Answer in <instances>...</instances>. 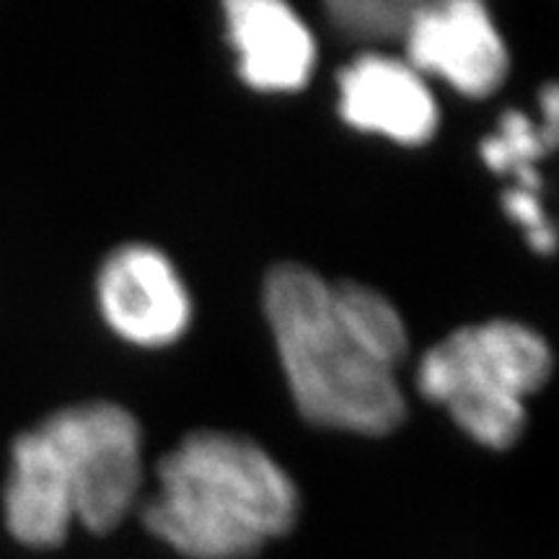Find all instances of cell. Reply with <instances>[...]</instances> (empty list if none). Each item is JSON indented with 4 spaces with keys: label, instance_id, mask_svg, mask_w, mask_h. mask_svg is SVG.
I'll list each match as a JSON object with an SVG mask.
<instances>
[{
    "label": "cell",
    "instance_id": "obj_4",
    "mask_svg": "<svg viewBox=\"0 0 559 559\" xmlns=\"http://www.w3.org/2000/svg\"><path fill=\"white\" fill-rule=\"evenodd\" d=\"M551 368V347L539 332L515 319H489L436 342L417 366V389L479 445L506 451L523 436L526 402Z\"/></svg>",
    "mask_w": 559,
    "mask_h": 559
},
{
    "label": "cell",
    "instance_id": "obj_9",
    "mask_svg": "<svg viewBox=\"0 0 559 559\" xmlns=\"http://www.w3.org/2000/svg\"><path fill=\"white\" fill-rule=\"evenodd\" d=\"M557 120L542 115V120H531L523 111H506L495 135L481 140V158L495 174L513 177L510 190L542 194L539 160L555 151Z\"/></svg>",
    "mask_w": 559,
    "mask_h": 559
},
{
    "label": "cell",
    "instance_id": "obj_7",
    "mask_svg": "<svg viewBox=\"0 0 559 559\" xmlns=\"http://www.w3.org/2000/svg\"><path fill=\"white\" fill-rule=\"evenodd\" d=\"M337 88L349 128L402 145H425L438 132L440 111L428 79L404 58L362 52L340 70Z\"/></svg>",
    "mask_w": 559,
    "mask_h": 559
},
{
    "label": "cell",
    "instance_id": "obj_3",
    "mask_svg": "<svg viewBox=\"0 0 559 559\" xmlns=\"http://www.w3.org/2000/svg\"><path fill=\"white\" fill-rule=\"evenodd\" d=\"M296 481L257 440L200 430L156 466L143 526L187 559H249L298 519Z\"/></svg>",
    "mask_w": 559,
    "mask_h": 559
},
{
    "label": "cell",
    "instance_id": "obj_5",
    "mask_svg": "<svg viewBox=\"0 0 559 559\" xmlns=\"http://www.w3.org/2000/svg\"><path fill=\"white\" fill-rule=\"evenodd\" d=\"M402 41L417 73L436 75L469 99H485L508 79V45L479 0L417 3Z\"/></svg>",
    "mask_w": 559,
    "mask_h": 559
},
{
    "label": "cell",
    "instance_id": "obj_10",
    "mask_svg": "<svg viewBox=\"0 0 559 559\" xmlns=\"http://www.w3.org/2000/svg\"><path fill=\"white\" fill-rule=\"evenodd\" d=\"M415 9L409 0H332L324 5L334 29L355 41L404 39Z\"/></svg>",
    "mask_w": 559,
    "mask_h": 559
},
{
    "label": "cell",
    "instance_id": "obj_8",
    "mask_svg": "<svg viewBox=\"0 0 559 559\" xmlns=\"http://www.w3.org/2000/svg\"><path fill=\"white\" fill-rule=\"evenodd\" d=\"M236 68L247 86L264 94H293L317 68V39L283 0L223 3Z\"/></svg>",
    "mask_w": 559,
    "mask_h": 559
},
{
    "label": "cell",
    "instance_id": "obj_6",
    "mask_svg": "<svg viewBox=\"0 0 559 559\" xmlns=\"http://www.w3.org/2000/svg\"><path fill=\"white\" fill-rule=\"evenodd\" d=\"M96 300L117 337L135 347H169L192 321V298L179 270L151 243H124L102 262Z\"/></svg>",
    "mask_w": 559,
    "mask_h": 559
},
{
    "label": "cell",
    "instance_id": "obj_2",
    "mask_svg": "<svg viewBox=\"0 0 559 559\" xmlns=\"http://www.w3.org/2000/svg\"><path fill=\"white\" fill-rule=\"evenodd\" d=\"M143 489V432L122 404L62 407L11 445L3 487L5 526L19 544L52 549L73 523L109 534L135 508Z\"/></svg>",
    "mask_w": 559,
    "mask_h": 559
},
{
    "label": "cell",
    "instance_id": "obj_1",
    "mask_svg": "<svg viewBox=\"0 0 559 559\" xmlns=\"http://www.w3.org/2000/svg\"><path fill=\"white\" fill-rule=\"evenodd\" d=\"M264 317L293 402L309 423L368 438L404 423L396 368L407 358V324L383 293L277 264L264 280Z\"/></svg>",
    "mask_w": 559,
    "mask_h": 559
}]
</instances>
